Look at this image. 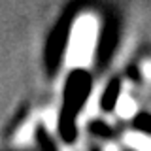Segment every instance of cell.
Masks as SVG:
<instances>
[{
	"instance_id": "obj_4",
	"label": "cell",
	"mask_w": 151,
	"mask_h": 151,
	"mask_svg": "<svg viewBox=\"0 0 151 151\" xmlns=\"http://www.w3.org/2000/svg\"><path fill=\"white\" fill-rule=\"evenodd\" d=\"M108 151H115V149H113V147H110V149H108Z\"/></svg>"
},
{
	"instance_id": "obj_2",
	"label": "cell",
	"mask_w": 151,
	"mask_h": 151,
	"mask_svg": "<svg viewBox=\"0 0 151 151\" xmlns=\"http://www.w3.org/2000/svg\"><path fill=\"white\" fill-rule=\"evenodd\" d=\"M129 142L134 147H138L140 151H151V140L144 138V136H130Z\"/></svg>"
},
{
	"instance_id": "obj_1",
	"label": "cell",
	"mask_w": 151,
	"mask_h": 151,
	"mask_svg": "<svg viewBox=\"0 0 151 151\" xmlns=\"http://www.w3.org/2000/svg\"><path fill=\"white\" fill-rule=\"evenodd\" d=\"M94 36H96L94 21L89 17H83L78 23V28H76V34L72 40V47H70V60L72 63H85L91 57Z\"/></svg>"
},
{
	"instance_id": "obj_3",
	"label": "cell",
	"mask_w": 151,
	"mask_h": 151,
	"mask_svg": "<svg viewBox=\"0 0 151 151\" xmlns=\"http://www.w3.org/2000/svg\"><path fill=\"white\" fill-rule=\"evenodd\" d=\"M119 111L123 115H130L132 111H134V104L129 100V96H123L121 102H119Z\"/></svg>"
}]
</instances>
